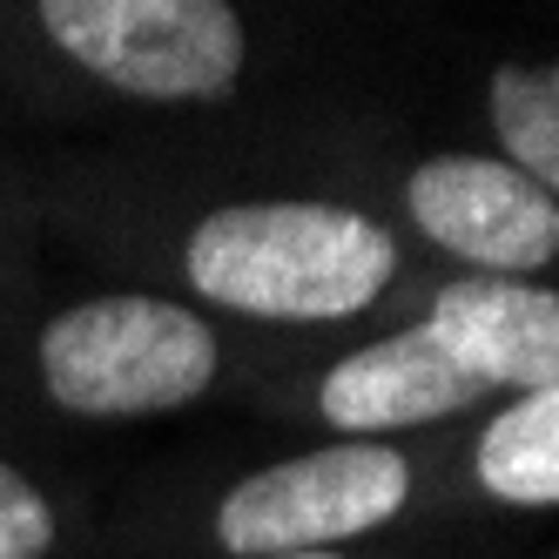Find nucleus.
Instances as JSON below:
<instances>
[{"label":"nucleus","instance_id":"1","mask_svg":"<svg viewBox=\"0 0 559 559\" xmlns=\"http://www.w3.org/2000/svg\"><path fill=\"white\" fill-rule=\"evenodd\" d=\"M391 229L350 203H223L189 229V290L263 324H337L384 297Z\"/></svg>","mask_w":559,"mask_h":559},{"label":"nucleus","instance_id":"2","mask_svg":"<svg viewBox=\"0 0 559 559\" xmlns=\"http://www.w3.org/2000/svg\"><path fill=\"white\" fill-rule=\"evenodd\" d=\"M223 371L210 317L176 297L108 290L55 310L34 337V378L68 418H155L195 405Z\"/></svg>","mask_w":559,"mask_h":559},{"label":"nucleus","instance_id":"3","mask_svg":"<svg viewBox=\"0 0 559 559\" xmlns=\"http://www.w3.org/2000/svg\"><path fill=\"white\" fill-rule=\"evenodd\" d=\"M34 27L129 102H223L250 55L229 0H34Z\"/></svg>","mask_w":559,"mask_h":559},{"label":"nucleus","instance_id":"4","mask_svg":"<svg viewBox=\"0 0 559 559\" xmlns=\"http://www.w3.org/2000/svg\"><path fill=\"white\" fill-rule=\"evenodd\" d=\"M412 499V465L384 438H344L284 465L236 478L216 506V539L236 559L337 552L357 533H378Z\"/></svg>","mask_w":559,"mask_h":559},{"label":"nucleus","instance_id":"5","mask_svg":"<svg viewBox=\"0 0 559 559\" xmlns=\"http://www.w3.org/2000/svg\"><path fill=\"white\" fill-rule=\"evenodd\" d=\"M405 210L478 276H533L559 257V203L506 155H425L405 176Z\"/></svg>","mask_w":559,"mask_h":559},{"label":"nucleus","instance_id":"6","mask_svg":"<svg viewBox=\"0 0 559 559\" xmlns=\"http://www.w3.org/2000/svg\"><path fill=\"white\" fill-rule=\"evenodd\" d=\"M478 397H486V384L418 317V324L337 357L324 371V384H317V412L350 438H384V431H405V425H438V418L478 405Z\"/></svg>","mask_w":559,"mask_h":559},{"label":"nucleus","instance_id":"7","mask_svg":"<svg viewBox=\"0 0 559 559\" xmlns=\"http://www.w3.org/2000/svg\"><path fill=\"white\" fill-rule=\"evenodd\" d=\"M431 337L445 344L478 384L546 391L559 384V290L526 276H459L425 310Z\"/></svg>","mask_w":559,"mask_h":559},{"label":"nucleus","instance_id":"8","mask_svg":"<svg viewBox=\"0 0 559 559\" xmlns=\"http://www.w3.org/2000/svg\"><path fill=\"white\" fill-rule=\"evenodd\" d=\"M472 472L506 506H559V384L526 391L478 431Z\"/></svg>","mask_w":559,"mask_h":559},{"label":"nucleus","instance_id":"9","mask_svg":"<svg viewBox=\"0 0 559 559\" xmlns=\"http://www.w3.org/2000/svg\"><path fill=\"white\" fill-rule=\"evenodd\" d=\"M492 135L512 169H526L559 203V61H506L486 82Z\"/></svg>","mask_w":559,"mask_h":559},{"label":"nucleus","instance_id":"10","mask_svg":"<svg viewBox=\"0 0 559 559\" xmlns=\"http://www.w3.org/2000/svg\"><path fill=\"white\" fill-rule=\"evenodd\" d=\"M55 539H61L55 499L21 465L0 459V559H48Z\"/></svg>","mask_w":559,"mask_h":559},{"label":"nucleus","instance_id":"11","mask_svg":"<svg viewBox=\"0 0 559 559\" xmlns=\"http://www.w3.org/2000/svg\"><path fill=\"white\" fill-rule=\"evenodd\" d=\"M276 559H344V552H276Z\"/></svg>","mask_w":559,"mask_h":559},{"label":"nucleus","instance_id":"12","mask_svg":"<svg viewBox=\"0 0 559 559\" xmlns=\"http://www.w3.org/2000/svg\"><path fill=\"white\" fill-rule=\"evenodd\" d=\"M0 270H8V223H0Z\"/></svg>","mask_w":559,"mask_h":559}]
</instances>
